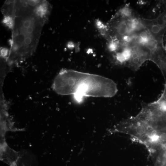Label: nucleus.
<instances>
[{"instance_id":"39448f33","label":"nucleus","mask_w":166,"mask_h":166,"mask_svg":"<svg viewBox=\"0 0 166 166\" xmlns=\"http://www.w3.org/2000/svg\"><path fill=\"white\" fill-rule=\"evenodd\" d=\"M150 61L155 63L161 70L166 84V49L163 45L152 51Z\"/></svg>"},{"instance_id":"7ed1b4c3","label":"nucleus","mask_w":166,"mask_h":166,"mask_svg":"<svg viewBox=\"0 0 166 166\" xmlns=\"http://www.w3.org/2000/svg\"><path fill=\"white\" fill-rule=\"evenodd\" d=\"M142 24L153 38L158 42L163 43L166 31V6L163 12L156 18H141Z\"/></svg>"},{"instance_id":"2eb2a0df","label":"nucleus","mask_w":166,"mask_h":166,"mask_svg":"<svg viewBox=\"0 0 166 166\" xmlns=\"http://www.w3.org/2000/svg\"><path fill=\"white\" fill-rule=\"evenodd\" d=\"M162 148L164 150H166V144H163L162 145Z\"/></svg>"},{"instance_id":"f257e3e1","label":"nucleus","mask_w":166,"mask_h":166,"mask_svg":"<svg viewBox=\"0 0 166 166\" xmlns=\"http://www.w3.org/2000/svg\"><path fill=\"white\" fill-rule=\"evenodd\" d=\"M36 6L27 0L17 1L14 4V24L12 39L9 41V55L6 59L10 64L26 59L36 50L42 27L47 20L35 14L34 9Z\"/></svg>"},{"instance_id":"0eeeda50","label":"nucleus","mask_w":166,"mask_h":166,"mask_svg":"<svg viewBox=\"0 0 166 166\" xmlns=\"http://www.w3.org/2000/svg\"><path fill=\"white\" fill-rule=\"evenodd\" d=\"M116 13L127 19H131L136 16L132 9L128 4H126L120 9Z\"/></svg>"},{"instance_id":"f03ea898","label":"nucleus","mask_w":166,"mask_h":166,"mask_svg":"<svg viewBox=\"0 0 166 166\" xmlns=\"http://www.w3.org/2000/svg\"><path fill=\"white\" fill-rule=\"evenodd\" d=\"M52 88L58 94L72 95L77 101L87 97H110L117 93L115 82L104 77L68 69L60 71Z\"/></svg>"},{"instance_id":"9b49d317","label":"nucleus","mask_w":166,"mask_h":166,"mask_svg":"<svg viewBox=\"0 0 166 166\" xmlns=\"http://www.w3.org/2000/svg\"><path fill=\"white\" fill-rule=\"evenodd\" d=\"M10 53V50L5 47H1L0 48L1 56L6 60L8 58Z\"/></svg>"},{"instance_id":"ddd939ff","label":"nucleus","mask_w":166,"mask_h":166,"mask_svg":"<svg viewBox=\"0 0 166 166\" xmlns=\"http://www.w3.org/2000/svg\"><path fill=\"white\" fill-rule=\"evenodd\" d=\"M159 137L156 135L151 136V139L153 141H157L159 138Z\"/></svg>"},{"instance_id":"dca6fc26","label":"nucleus","mask_w":166,"mask_h":166,"mask_svg":"<svg viewBox=\"0 0 166 166\" xmlns=\"http://www.w3.org/2000/svg\"><path fill=\"white\" fill-rule=\"evenodd\" d=\"M164 156L165 158L166 159V150L165 151L164 153Z\"/></svg>"},{"instance_id":"9d476101","label":"nucleus","mask_w":166,"mask_h":166,"mask_svg":"<svg viewBox=\"0 0 166 166\" xmlns=\"http://www.w3.org/2000/svg\"><path fill=\"white\" fill-rule=\"evenodd\" d=\"M135 131L136 133L139 135L144 134L146 132V129L144 126L141 124L140 122H138L137 125L135 127Z\"/></svg>"},{"instance_id":"1a4fd4ad","label":"nucleus","mask_w":166,"mask_h":166,"mask_svg":"<svg viewBox=\"0 0 166 166\" xmlns=\"http://www.w3.org/2000/svg\"><path fill=\"white\" fill-rule=\"evenodd\" d=\"M2 23L8 28L13 29L14 24V18L11 16H4Z\"/></svg>"},{"instance_id":"4468645a","label":"nucleus","mask_w":166,"mask_h":166,"mask_svg":"<svg viewBox=\"0 0 166 166\" xmlns=\"http://www.w3.org/2000/svg\"><path fill=\"white\" fill-rule=\"evenodd\" d=\"M146 130H147L148 131H152L153 128L150 125H148L146 128Z\"/></svg>"},{"instance_id":"6e6552de","label":"nucleus","mask_w":166,"mask_h":166,"mask_svg":"<svg viewBox=\"0 0 166 166\" xmlns=\"http://www.w3.org/2000/svg\"><path fill=\"white\" fill-rule=\"evenodd\" d=\"M154 103L160 110L164 112H166V84H165L163 93L160 97Z\"/></svg>"},{"instance_id":"f8f14e48","label":"nucleus","mask_w":166,"mask_h":166,"mask_svg":"<svg viewBox=\"0 0 166 166\" xmlns=\"http://www.w3.org/2000/svg\"><path fill=\"white\" fill-rule=\"evenodd\" d=\"M160 138L161 140L163 141H166V133H162L160 136Z\"/></svg>"},{"instance_id":"f3484780","label":"nucleus","mask_w":166,"mask_h":166,"mask_svg":"<svg viewBox=\"0 0 166 166\" xmlns=\"http://www.w3.org/2000/svg\"><path fill=\"white\" fill-rule=\"evenodd\" d=\"M163 2H164L163 3L165 4V6H166V1H164Z\"/></svg>"},{"instance_id":"423d86ee","label":"nucleus","mask_w":166,"mask_h":166,"mask_svg":"<svg viewBox=\"0 0 166 166\" xmlns=\"http://www.w3.org/2000/svg\"><path fill=\"white\" fill-rule=\"evenodd\" d=\"M51 9V5L47 1L41 0L35 8L34 12L38 17L47 20Z\"/></svg>"},{"instance_id":"20e7f679","label":"nucleus","mask_w":166,"mask_h":166,"mask_svg":"<svg viewBox=\"0 0 166 166\" xmlns=\"http://www.w3.org/2000/svg\"><path fill=\"white\" fill-rule=\"evenodd\" d=\"M132 54L127 67L132 71H138L146 61L150 60L152 51L148 47L141 45H134L131 46Z\"/></svg>"}]
</instances>
